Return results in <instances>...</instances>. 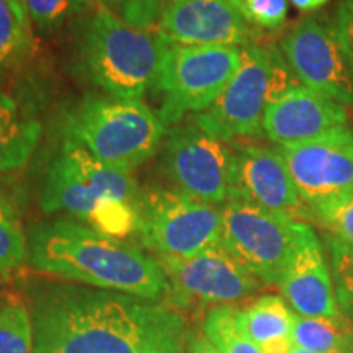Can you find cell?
<instances>
[{
    "mask_svg": "<svg viewBox=\"0 0 353 353\" xmlns=\"http://www.w3.org/2000/svg\"><path fill=\"white\" fill-rule=\"evenodd\" d=\"M294 312L283 298L267 294L239 311V325L250 341L260 347L276 339L291 337Z\"/></svg>",
    "mask_w": 353,
    "mask_h": 353,
    "instance_id": "19",
    "label": "cell"
},
{
    "mask_svg": "<svg viewBox=\"0 0 353 353\" xmlns=\"http://www.w3.org/2000/svg\"><path fill=\"white\" fill-rule=\"evenodd\" d=\"M234 0H169L157 21V38L180 46H237L257 43Z\"/></svg>",
    "mask_w": 353,
    "mask_h": 353,
    "instance_id": "14",
    "label": "cell"
},
{
    "mask_svg": "<svg viewBox=\"0 0 353 353\" xmlns=\"http://www.w3.org/2000/svg\"><path fill=\"white\" fill-rule=\"evenodd\" d=\"M278 288L299 316H342L335 298L332 273L329 272L321 241L309 224L278 281Z\"/></svg>",
    "mask_w": 353,
    "mask_h": 353,
    "instance_id": "17",
    "label": "cell"
},
{
    "mask_svg": "<svg viewBox=\"0 0 353 353\" xmlns=\"http://www.w3.org/2000/svg\"><path fill=\"white\" fill-rule=\"evenodd\" d=\"M164 167L176 190L210 205L229 198L234 145L193 125L176 126L167 134Z\"/></svg>",
    "mask_w": 353,
    "mask_h": 353,
    "instance_id": "12",
    "label": "cell"
},
{
    "mask_svg": "<svg viewBox=\"0 0 353 353\" xmlns=\"http://www.w3.org/2000/svg\"><path fill=\"white\" fill-rule=\"evenodd\" d=\"M291 341L314 353H353V329L343 317L294 316Z\"/></svg>",
    "mask_w": 353,
    "mask_h": 353,
    "instance_id": "20",
    "label": "cell"
},
{
    "mask_svg": "<svg viewBox=\"0 0 353 353\" xmlns=\"http://www.w3.org/2000/svg\"><path fill=\"white\" fill-rule=\"evenodd\" d=\"M26 249L30 263L43 273L151 301L169 294L159 260L72 221L34 224L26 232Z\"/></svg>",
    "mask_w": 353,
    "mask_h": 353,
    "instance_id": "2",
    "label": "cell"
},
{
    "mask_svg": "<svg viewBox=\"0 0 353 353\" xmlns=\"http://www.w3.org/2000/svg\"><path fill=\"white\" fill-rule=\"evenodd\" d=\"M187 353H221L208 339L203 335V337H193L188 342V350Z\"/></svg>",
    "mask_w": 353,
    "mask_h": 353,
    "instance_id": "32",
    "label": "cell"
},
{
    "mask_svg": "<svg viewBox=\"0 0 353 353\" xmlns=\"http://www.w3.org/2000/svg\"><path fill=\"white\" fill-rule=\"evenodd\" d=\"M141 195L131 174L105 165L77 141L64 138L46 172L39 203L46 214L65 211L88 221L105 203L118 200L139 205Z\"/></svg>",
    "mask_w": 353,
    "mask_h": 353,
    "instance_id": "6",
    "label": "cell"
},
{
    "mask_svg": "<svg viewBox=\"0 0 353 353\" xmlns=\"http://www.w3.org/2000/svg\"><path fill=\"white\" fill-rule=\"evenodd\" d=\"M309 210L353 195V130L339 128L301 144L278 145Z\"/></svg>",
    "mask_w": 353,
    "mask_h": 353,
    "instance_id": "13",
    "label": "cell"
},
{
    "mask_svg": "<svg viewBox=\"0 0 353 353\" xmlns=\"http://www.w3.org/2000/svg\"><path fill=\"white\" fill-rule=\"evenodd\" d=\"M221 244L263 285H278L307 223L252 203L229 198Z\"/></svg>",
    "mask_w": 353,
    "mask_h": 353,
    "instance_id": "7",
    "label": "cell"
},
{
    "mask_svg": "<svg viewBox=\"0 0 353 353\" xmlns=\"http://www.w3.org/2000/svg\"><path fill=\"white\" fill-rule=\"evenodd\" d=\"M229 198L249 201L294 218L304 211V201L299 196L278 145H234V169Z\"/></svg>",
    "mask_w": 353,
    "mask_h": 353,
    "instance_id": "15",
    "label": "cell"
},
{
    "mask_svg": "<svg viewBox=\"0 0 353 353\" xmlns=\"http://www.w3.org/2000/svg\"><path fill=\"white\" fill-rule=\"evenodd\" d=\"M288 2H291V6L298 8L299 12H314L327 6L330 0H288Z\"/></svg>",
    "mask_w": 353,
    "mask_h": 353,
    "instance_id": "33",
    "label": "cell"
},
{
    "mask_svg": "<svg viewBox=\"0 0 353 353\" xmlns=\"http://www.w3.org/2000/svg\"><path fill=\"white\" fill-rule=\"evenodd\" d=\"M165 125L143 100L87 95L64 114V138L118 172L131 174L149 161L164 139Z\"/></svg>",
    "mask_w": 353,
    "mask_h": 353,
    "instance_id": "4",
    "label": "cell"
},
{
    "mask_svg": "<svg viewBox=\"0 0 353 353\" xmlns=\"http://www.w3.org/2000/svg\"><path fill=\"white\" fill-rule=\"evenodd\" d=\"M8 2L12 3L13 7H15V10L21 13L23 17H28V10H26V0H8ZM30 19V17H28ZM32 21V20H30Z\"/></svg>",
    "mask_w": 353,
    "mask_h": 353,
    "instance_id": "34",
    "label": "cell"
},
{
    "mask_svg": "<svg viewBox=\"0 0 353 353\" xmlns=\"http://www.w3.org/2000/svg\"><path fill=\"white\" fill-rule=\"evenodd\" d=\"M260 350H262V353H293L294 343L291 341V337L276 339V341L262 343Z\"/></svg>",
    "mask_w": 353,
    "mask_h": 353,
    "instance_id": "31",
    "label": "cell"
},
{
    "mask_svg": "<svg viewBox=\"0 0 353 353\" xmlns=\"http://www.w3.org/2000/svg\"><path fill=\"white\" fill-rule=\"evenodd\" d=\"M41 123L32 107L0 92V174L23 167L41 139Z\"/></svg>",
    "mask_w": 353,
    "mask_h": 353,
    "instance_id": "18",
    "label": "cell"
},
{
    "mask_svg": "<svg viewBox=\"0 0 353 353\" xmlns=\"http://www.w3.org/2000/svg\"><path fill=\"white\" fill-rule=\"evenodd\" d=\"M270 65V46L255 43L244 48L237 72L213 105L195 114L193 123L213 138L229 144L237 139L263 136Z\"/></svg>",
    "mask_w": 353,
    "mask_h": 353,
    "instance_id": "9",
    "label": "cell"
},
{
    "mask_svg": "<svg viewBox=\"0 0 353 353\" xmlns=\"http://www.w3.org/2000/svg\"><path fill=\"white\" fill-rule=\"evenodd\" d=\"M322 228L353 245V195L324 203L311 211Z\"/></svg>",
    "mask_w": 353,
    "mask_h": 353,
    "instance_id": "28",
    "label": "cell"
},
{
    "mask_svg": "<svg viewBox=\"0 0 353 353\" xmlns=\"http://www.w3.org/2000/svg\"><path fill=\"white\" fill-rule=\"evenodd\" d=\"M107 6L126 25L149 32L161 19L164 0H108Z\"/></svg>",
    "mask_w": 353,
    "mask_h": 353,
    "instance_id": "29",
    "label": "cell"
},
{
    "mask_svg": "<svg viewBox=\"0 0 353 353\" xmlns=\"http://www.w3.org/2000/svg\"><path fill=\"white\" fill-rule=\"evenodd\" d=\"M162 41L126 25L107 3L83 17L77 63L87 81L114 99L141 100L156 82Z\"/></svg>",
    "mask_w": 353,
    "mask_h": 353,
    "instance_id": "3",
    "label": "cell"
},
{
    "mask_svg": "<svg viewBox=\"0 0 353 353\" xmlns=\"http://www.w3.org/2000/svg\"><path fill=\"white\" fill-rule=\"evenodd\" d=\"M234 3L259 32H278L288 19V0H234Z\"/></svg>",
    "mask_w": 353,
    "mask_h": 353,
    "instance_id": "26",
    "label": "cell"
},
{
    "mask_svg": "<svg viewBox=\"0 0 353 353\" xmlns=\"http://www.w3.org/2000/svg\"><path fill=\"white\" fill-rule=\"evenodd\" d=\"M244 48L180 46L162 41L161 65L154 90L162 95L159 117L165 126L187 113H201L213 105L239 69Z\"/></svg>",
    "mask_w": 353,
    "mask_h": 353,
    "instance_id": "5",
    "label": "cell"
},
{
    "mask_svg": "<svg viewBox=\"0 0 353 353\" xmlns=\"http://www.w3.org/2000/svg\"><path fill=\"white\" fill-rule=\"evenodd\" d=\"M143 244L159 257H192L221 244V208L180 192L152 187L139 201Z\"/></svg>",
    "mask_w": 353,
    "mask_h": 353,
    "instance_id": "8",
    "label": "cell"
},
{
    "mask_svg": "<svg viewBox=\"0 0 353 353\" xmlns=\"http://www.w3.org/2000/svg\"><path fill=\"white\" fill-rule=\"evenodd\" d=\"M330 267L339 306L353 321V245L330 237Z\"/></svg>",
    "mask_w": 353,
    "mask_h": 353,
    "instance_id": "25",
    "label": "cell"
},
{
    "mask_svg": "<svg viewBox=\"0 0 353 353\" xmlns=\"http://www.w3.org/2000/svg\"><path fill=\"white\" fill-rule=\"evenodd\" d=\"M26 259V234L21 229L12 198L0 188V275L20 268Z\"/></svg>",
    "mask_w": 353,
    "mask_h": 353,
    "instance_id": "23",
    "label": "cell"
},
{
    "mask_svg": "<svg viewBox=\"0 0 353 353\" xmlns=\"http://www.w3.org/2000/svg\"><path fill=\"white\" fill-rule=\"evenodd\" d=\"M0 276H2V275H0Z\"/></svg>",
    "mask_w": 353,
    "mask_h": 353,
    "instance_id": "38",
    "label": "cell"
},
{
    "mask_svg": "<svg viewBox=\"0 0 353 353\" xmlns=\"http://www.w3.org/2000/svg\"><path fill=\"white\" fill-rule=\"evenodd\" d=\"M105 2H108V0H105Z\"/></svg>",
    "mask_w": 353,
    "mask_h": 353,
    "instance_id": "37",
    "label": "cell"
},
{
    "mask_svg": "<svg viewBox=\"0 0 353 353\" xmlns=\"http://www.w3.org/2000/svg\"><path fill=\"white\" fill-rule=\"evenodd\" d=\"M293 353H314V352H309V350H303V348H296V347H294V350H293Z\"/></svg>",
    "mask_w": 353,
    "mask_h": 353,
    "instance_id": "36",
    "label": "cell"
},
{
    "mask_svg": "<svg viewBox=\"0 0 353 353\" xmlns=\"http://www.w3.org/2000/svg\"><path fill=\"white\" fill-rule=\"evenodd\" d=\"M0 353H33L32 316L17 299L0 307Z\"/></svg>",
    "mask_w": 353,
    "mask_h": 353,
    "instance_id": "24",
    "label": "cell"
},
{
    "mask_svg": "<svg viewBox=\"0 0 353 353\" xmlns=\"http://www.w3.org/2000/svg\"><path fill=\"white\" fill-rule=\"evenodd\" d=\"M88 0H26L32 23L39 30H56L81 13Z\"/></svg>",
    "mask_w": 353,
    "mask_h": 353,
    "instance_id": "27",
    "label": "cell"
},
{
    "mask_svg": "<svg viewBox=\"0 0 353 353\" xmlns=\"http://www.w3.org/2000/svg\"><path fill=\"white\" fill-rule=\"evenodd\" d=\"M169 281V298L175 306L229 304L250 296L260 288L250 273L223 244L192 257H159Z\"/></svg>",
    "mask_w": 353,
    "mask_h": 353,
    "instance_id": "11",
    "label": "cell"
},
{
    "mask_svg": "<svg viewBox=\"0 0 353 353\" xmlns=\"http://www.w3.org/2000/svg\"><path fill=\"white\" fill-rule=\"evenodd\" d=\"M335 34L341 39L353 68V0H341L330 17Z\"/></svg>",
    "mask_w": 353,
    "mask_h": 353,
    "instance_id": "30",
    "label": "cell"
},
{
    "mask_svg": "<svg viewBox=\"0 0 353 353\" xmlns=\"http://www.w3.org/2000/svg\"><path fill=\"white\" fill-rule=\"evenodd\" d=\"M347 107L298 85L267 103L263 136L278 145L301 144L348 126Z\"/></svg>",
    "mask_w": 353,
    "mask_h": 353,
    "instance_id": "16",
    "label": "cell"
},
{
    "mask_svg": "<svg viewBox=\"0 0 353 353\" xmlns=\"http://www.w3.org/2000/svg\"><path fill=\"white\" fill-rule=\"evenodd\" d=\"M33 353H187L182 314L131 294L50 286L33 304Z\"/></svg>",
    "mask_w": 353,
    "mask_h": 353,
    "instance_id": "1",
    "label": "cell"
},
{
    "mask_svg": "<svg viewBox=\"0 0 353 353\" xmlns=\"http://www.w3.org/2000/svg\"><path fill=\"white\" fill-rule=\"evenodd\" d=\"M32 21L15 10L8 0H0V79L20 68L33 52Z\"/></svg>",
    "mask_w": 353,
    "mask_h": 353,
    "instance_id": "21",
    "label": "cell"
},
{
    "mask_svg": "<svg viewBox=\"0 0 353 353\" xmlns=\"http://www.w3.org/2000/svg\"><path fill=\"white\" fill-rule=\"evenodd\" d=\"M239 311L232 304H221L211 309L203 324L205 337L221 353H262L257 343L241 329Z\"/></svg>",
    "mask_w": 353,
    "mask_h": 353,
    "instance_id": "22",
    "label": "cell"
},
{
    "mask_svg": "<svg viewBox=\"0 0 353 353\" xmlns=\"http://www.w3.org/2000/svg\"><path fill=\"white\" fill-rule=\"evenodd\" d=\"M280 51L304 87L353 108V68L330 19L299 20L281 39Z\"/></svg>",
    "mask_w": 353,
    "mask_h": 353,
    "instance_id": "10",
    "label": "cell"
},
{
    "mask_svg": "<svg viewBox=\"0 0 353 353\" xmlns=\"http://www.w3.org/2000/svg\"><path fill=\"white\" fill-rule=\"evenodd\" d=\"M7 299H8V298L6 296V294H2V293H0V307H2L3 304H6Z\"/></svg>",
    "mask_w": 353,
    "mask_h": 353,
    "instance_id": "35",
    "label": "cell"
}]
</instances>
